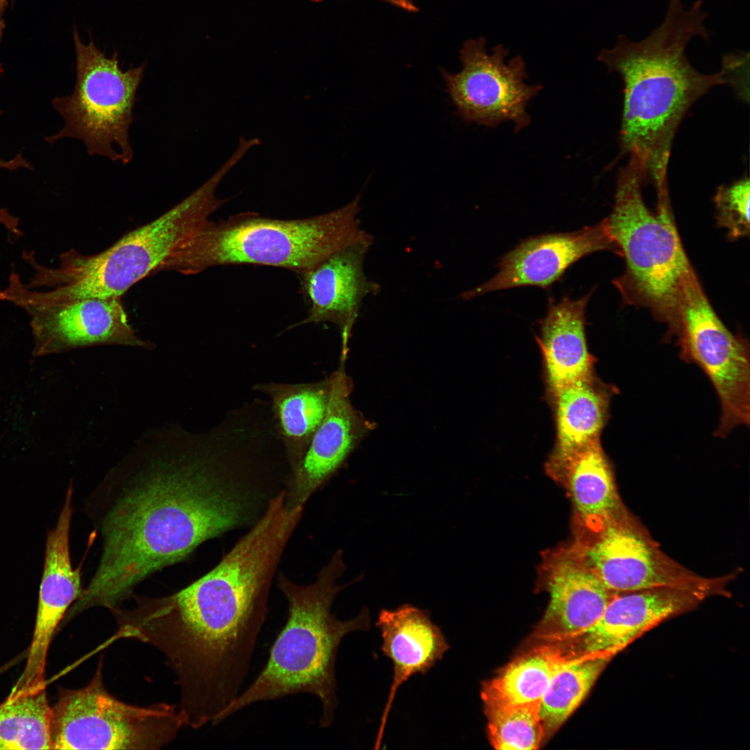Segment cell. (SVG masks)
Instances as JSON below:
<instances>
[{"label":"cell","mask_w":750,"mask_h":750,"mask_svg":"<svg viewBox=\"0 0 750 750\" xmlns=\"http://www.w3.org/2000/svg\"><path fill=\"white\" fill-rule=\"evenodd\" d=\"M276 488L268 437L244 410L203 433L169 428L144 437L85 501L101 552L78 606H119L203 542L251 527Z\"/></svg>","instance_id":"6da1fadb"},{"label":"cell","mask_w":750,"mask_h":750,"mask_svg":"<svg viewBox=\"0 0 750 750\" xmlns=\"http://www.w3.org/2000/svg\"><path fill=\"white\" fill-rule=\"evenodd\" d=\"M703 3L686 8L683 0H669L662 22L647 37L631 41L620 34L597 56L624 83L622 149L644 163L655 185L667 181L672 142L690 108L712 88L730 85L724 67L703 74L687 57L692 39H710Z\"/></svg>","instance_id":"7a4b0ae2"},{"label":"cell","mask_w":750,"mask_h":750,"mask_svg":"<svg viewBox=\"0 0 750 750\" xmlns=\"http://www.w3.org/2000/svg\"><path fill=\"white\" fill-rule=\"evenodd\" d=\"M345 569L340 549L312 583L297 584L279 573L278 588L288 602L286 623L263 669L221 712L215 726L254 703L298 693L313 694L320 701L321 728L332 724L338 705L335 667L340 644L347 634L371 626L366 608L348 620L338 619L331 612L336 596L349 585L337 584Z\"/></svg>","instance_id":"3957f363"},{"label":"cell","mask_w":750,"mask_h":750,"mask_svg":"<svg viewBox=\"0 0 750 750\" xmlns=\"http://www.w3.org/2000/svg\"><path fill=\"white\" fill-rule=\"evenodd\" d=\"M221 182L213 174L198 189L154 220L123 235L93 255L72 249L59 256L57 267L40 263L33 251L22 258L33 269L22 302L44 305L87 298L122 297L151 273L210 221L225 202L216 197Z\"/></svg>","instance_id":"277c9868"},{"label":"cell","mask_w":750,"mask_h":750,"mask_svg":"<svg viewBox=\"0 0 750 750\" xmlns=\"http://www.w3.org/2000/svg\"><path fill=\"white\" fill-rule=\"evenodd\" d=\"M360 194L340 208L305 219H278L247 212L219 222L210 220L158 271L194 275L215 266L251 264L301 276L347 246L374 240L360 226Z\"/></svg>","instance_id":"5b68a950"},{"label":"cell","mask_w":750,"mask_h":750,"mask_svg":"<svg viewBox=\"0 0 750 750\" xmlns=\"http://www.w3.org/2000/svg\"><path fill=\"white\" fill-rule=\"evenodd\" d=\"M645 177L644 165L633 156L618 174L615 203L606 220L626 267L612 283L624 303L648 308L667 325L669 333L676 335L678 293L692 267L675 226L668 194L658 196L657 213L645 204Z\"/></svg>","instance_id":"8992f818"},{"label":"cell","mask_w":750,"mask_h":750,"mask_svg":"<svg viewBox=\"0 0 750 750\" xmlns=\"http://www.w3.org/2000/svg\"><path fill=\"white\" fill-rule=\"evenodd\" d=\"M74 40V89L72 94L51 101L63 118L64 126L45 140L53 143L65 138L77 139L83 142L90 156L127 165L134 155L129 129L146 63L122 71L117 53L107 58L92 40L83 44L76 31Z\"/></svg>","instance_id":"52a82bcc"},{"label":"cell","mask_w":750,"mask_h":750,"mask_svg":"<svg viewBox=\"0 0 750 750\" xmlns=\"http://www.w3.org/2000/svg\"><path fill=\"white\" fill-rule=\"evenodd\" d=\"M183 726L175 706H138L110 694L103 683L101 660L87 685L60 690L51 707L52 749H160Z\"/></svg>","instance_id":"ba28073f"},{"label":"cell","mask_w":750,"mask_h":750,"mask_svg":"<svg viewBox=\"0 0 750 750\" xmlns=\"http://www.w3.org/2000/svg\"><path fill=\"white\" fill-rule=\"evenodd\" d=\"M676 335L685 358L697 362L712 381L722 415L717 436L749 422L750 364L747 342L733 334L710 305L693 268L678 297Z\"/></svg>","instance_id":"9c48e42d"},{"label":"cell","mask_w":750,"mask_h":750,"mask_svg":"<svg viewBox=\"0 0 750 750\" xmlns=\"http://www.w3.org/2000/svg\"><path fill=\"white\" fill-rule=\"evenodd\" d=\"M508 50L502 44L486 49V40H467L460 51L462 69L456 74L441 70L446 93L456 107V114L467 124L488 128L511 121L515 133L527 127L531 117L529 101L543 89L528 85L526 64L520 56L506 61Z\"/></svg>","instance_id":"30bf717a"},{"label":"cell","mask_w":750,"mask_h":750,"mask_svg":"<svg viewBox=\"0 0 750 750\" xmlns=\"http://www.w3.org/2000/svg\"><path fill=\"white\" fill-rule=\"evenodd\" d=\"M572 542L611 591L673 588L692 592L703 599L728 595L724 584L728 578H706L689 572L621 519L593 536Z\"/></svg>","instance_id":"8fae6325"},{"label":"cell","mask_w":750,"mask_h":750,"mask_svg":"<svg viewBox=\"0 0 750 750\" xmlns=\"http://www.w3.org/2000/svg\"><path fill=\"white\" fill-rule=\"evenodd\" d=\"M330 376L332 390L326 415L301 462L286 481L284 503L289 510L304 507L374 428L373 424L352 404L353 385L345 371V362L340 361L338 369Z\"/></svg>","instance_id":"7c38bea8"},{"label":"cell","mask_w":750,"mask_h":750,"mask_svg":"<svg viewBox=\"0 0 750 750\" xmlns=\"http://www.w3.org/2000/svg\"><path fill=\"white\" fill-rule=\"evenodd\" d=\"M19 308L29 316L35 356L96 345L153 346L136 335L122 297L27 304Z\"/></svg>","instance_id":"4fadbf2b"},{"label":"cell","mask_w":750,"mask_h":750,"mask_svg":"<svg viewBox=\"0 0 750 750\" xmlns=\"http://www.w3.org/2000/svg\"><path fill=\"white\" fill-rule=\"evenodd\" d=\"M73 492L70 483L57 523L47 533L33 638L24 669L12 688L15 691L45 684L46 660L53 635L83 590L81 567L73 568L69 551Z\"/></svg>","instance_id":"5bb4252c"},{"label":"cell","mask_w":750,"mask_h":750,"mask_svg":"<svg viewBox=\"0 0 750 750\" xmlns=\"http://www.w3.org/2000/svg\"><path fill=\"white\" fill-rule=\"evenodd\" d=\"M540 575L549 595L535 632L544 642L562 640L590 626L619 594L604 585L572 542L545 552Z\"/></svg>","instance_id":"9a60e30c"},{"label":"cell","mask_w":750,"mask_h":750,"mask_svg":"<svg viewBox=\"0 0 750 750\" xmlns=\"http://www.w3.org/2000/svg\"><path fill=\"white\" fill-rule=\"evenodd\" d=\"M703 600L692 592L673 588L620 592L594 624L559 642L581 658H612L646 632L692 610Z\"/></svg>","instance_id":"2e32d148"},{"label":"cell","mask_w":750,"mask_h":750,"mask_svg":"<svg viewBox=\"0 0 750 750\" xmlns=\"http://www.w3.org/2000/svg\"><path fill=\"white\" fill-rule=\"evenodd\" d=\"M603 250L620 256L606 218L574 232L533 237L501 258L494 277L460 297L469 300L487 292L521 286L547 288L579 259Z\"/></svg>","instance_id":"e0dca14e"},{"label":"cell","mask_w":750,"mask_h":750,"mask_svg":"<svg viewBox=\"0 0 750 750\" xmlns=\"http://www.w3.org/2000/svg\"><path fill=\"white\" fill-rule=\"evenodd\" d=\"M372 244L373 240H368L347 246L301 275L310 308L307 317L290 328L310 323L335 324L340 333V360L346 361L363 300L381 290L379 284L369 280L364 271Z\"/></svg>","instance_id":"ac0fdd59"},{"label":"cell","mask_w":750,"mask_h":750,"mask_svg":"<svg viewBox=\"0 0 750 750\" xmlns=\"http://www.w3.org/2000/svg\"><path fill=\"white\" fill-rule=\"evenodd\" d=\"M376 626L381 633V651L393 665L392 680L374 742L377 749L399 688L413 675L426 674L450 647L430 612L412 604L381 609Z\"/></svg>","instance_id":"d6986e66"},{"label":"cell","mask_w":750,"mask_h":750,"mask_svg":"<svg viewBox=\"0 0 750 750\" xmlns=\"http://www.w3.org/2000/svg\"><path fill=\"white\" fill-rule=\"evenodd\" d=\"M546 471L560 483L570 497L574 510V539L596 535L621 519V505L610 463L600 438L550 460Z\"/></svg>","instance_id":"ffe728a7"},{"label":"cell","mask_w":750,"mask_h":750,"mask_svg":"<svg viewBox=\"0 0 750 750\" xmlns=\"http://www.w3.org/2000/svg\"><path fill=\"white\" fill-rule=\"evenodd\" d=\"M591 294L580 299L549 300L536 340L543 356L549 393L594 374V358L585 337V310Z\"/></svg>","instance_id":"44dd1931"},{"label":"cell","mask_w":750,"mask_h":750,"mask_svg":"<svg viewBox=\"0 0 750 750\" xmlns=\"http://www.w3.org/2000/svg\"><path fill=\"white\" fill-rule=\"evenodd\" d=\"M252 389L269 399L272 418L290 472L301 462L326 415L331 396V377L314 383H256Z\"/></svg>","instance_id":"7402d4cb"},{"label":"cell","mask_w":750,"mask_h":750,"mask_svg":"<svg viewBox=\"0 0 750 750\" xmlns=\"http://www.w3.org/2000/svg\"><path fill=\"white\" fill-rule=\"evenodd\" d=\"M577 659L580 658L560 642L535 647L483 683L481 694L484 707L541 701L555 674Z\"/></svg>","instance_id":"603a6c76"},{"label":"cell","mask_w":750,"mask_h":750,"mask_svg":"<svg viewBox=\"0 0 750 750\" xmlns=\"http://www.w3.org/2000/svg\"><path fill=\"white\" fill-rule=\"evenodd\" d=\"M550 394L556 439L549 459L560 458L600 438L608 416L610 389L592 376L567 384Z\"/></svg>","instance_id":"cb8c5ba5"},{"label":"cell","mask_w":750,"mask_h":750,"mask_svg":"<svg viewBox=\"0 0 750 750\" xmlns=\"http://www.w3.org/2000/svg\"><path fill=\"white\" fill-rule=\"evenodd\" d=\"M45 684L11 692L0 703V749H52Z\"/></svg>","instance_id":"d4e9b609"},{"label":"cell","mask_w":750,"mask_h":750,"mask_svg":"<svg viewBox=\"0 0 750 750\" xmlns=\"http://www.w3.org/2000/svg\"><path fill=\"white\" fill-rule=\"evenodd\" d=\"M612 658H580L563 666L541 699L545 736L553 733L581 704Z\"/></svg>","instance_id":"484cf974"},{"label":"cell","mask_w":750,"mask_h":750,"mask_svg":"<svg viewBox=\"0 0 750 750\" xmlns=\"http://www.w3.org/2000/svg\"><path fill=\"white\" fill-rule=\"evenodd\" d=\"M541 701L485 707L491 744L499 750H532L545 737L540 716Z\"/></svg>","instance_id":"4316f807"},{"label":"cell","mask_w":750,"mask_h":750,"mask_svg":"<svg viewBox=\"0 0 750 750\" xmlns=\"http://www.w3.org/2000/svg\"><path fill=\"white\" fill-rule=\"evenodd\" d=\"M749 179L743 178L722 185L715 196L717 224L727 230L729 239L749 233Z\"/></svg>","instance_id":"83f0119b"},{"label":"cell","mask_w":750,"mask_h":750,"mask_svg":"<svg viewBox=\"0 0 750 750\" xmlns=\"http://www.w3.org/2000/svg\"><path fill=\"white\" fill-rule=\"evenodd\" d=\"M6 6H7V0H0V40H1V35H2V31H3V27H4L3 21V12H4V10H5V8L6 7Z\"/></svg>","instance_id":"f1b7e54d"},{"label":"cell","mask_w":750,"mask_h":750,"mask_svg":"<svg viewBox=\"0 0 750 750\" xmlns=\"http://www.w3.org/2000/svg\"><path fill=\"white\" fill-rule=\"evenodd\" d=\"M312 1H323V0H312ZM381 1H385V2L389 3H391V4L394 5V6H397L401 2L402 0H381Z\"/></svg>","instance_id":"f546056e"}]
</instances>
